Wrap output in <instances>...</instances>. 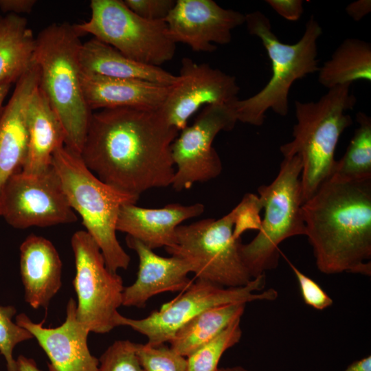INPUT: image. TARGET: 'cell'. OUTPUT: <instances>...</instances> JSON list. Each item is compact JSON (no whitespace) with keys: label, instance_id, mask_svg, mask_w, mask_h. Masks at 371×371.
<instances>
[{"label":"cell","instance_id":"cell-1","mask_svg":"<svg viewBox=\"0 0 371 371\" xmlns=\"http://www.w3.org/2000/svg\"><path fill=\"white\" fill-rule=\"evenodd\" d=\"M178 134L159 109H102L92 113L80 156L101 181L139 197L172 185Z\"/></svg>","mask_w":371,"mask_h":371},{"label":"cell","instance_id":"cell-2","mask_svg":"<svg viewBox=\"0 0 371 371\" xmlns=\"http://www.w3.org/2000/svg\"><path fill=\"white\" fill-rule=\"evenodd\" d=\"M319 271L371 274V177L333 175L302 205Z\"/></svg>","mask_w":371,"mask_h":371},{"label":"cell","instance_id":"cell-3","mask_svg":"<svg viewBox=\"0 0 371 371\" xmlns=\"http://www.w3.org/2000/svg\"><path fill=\"white\" fill-rule=\"evenodd\" d=\"M80 36L74 25L50 24L35 38L33 56L39 87L65 130V146L78 155L92 115L82 87Z\"/></svg>","mask_w":371,"mask_h":371},{"label":"cell","instance_id":"cell-4","mask_svg":"<svg viewBox=\"0 0 371 371\" xmlns=\"http://www.w3.org/2000/svg\"><path fill=\"white\" fill-rule=\"evenodd\" d=\"M247 29L260 38L271 63L272 75L268 83L255 95L237 99L231 104L238 122L259 126L265 120L266 112L286 116L289 112V93L295 81L317 72V40L322 29L311 16L304 32L295 44L280 41L273 33L270 19L260 11L245 14Z\"/></svg>","mask_w":371,"mask_h":371},{"label":"cell","instance_id":"cell-5","mask_svg":"<svg viewBox=\"0 0 371 371\" xmlns=\"http://www.w3.org/2000/svg\"><path fill=\"white\" fill-rule=\"evenodd\" d=\"M351 85L328 89L317 101L295 102L293 140L280 147L284 157L298 155L304 202L334 172L335 149L342 133L352 124L348 113L357 103Z\"/></svg>","mask_w":371,"mask_h":371},{"label":"cell","instance_id":"cell-6","mask_svg":"<svg viewBox=\"0 0 371 371\" xmlns=\"http://www.w3.org/2000/svg\"><path fill=\"white\" fill-rule=\"evenodd\" d=\"M52 165L71 208L80 214L85 231L99 246L107 268L113 272L126 269L131 258L117 238V221L122 206L136 203L139 197L101 181L80 155L65 146L54 153Z\"/></svg>","mask_w":371,"mask_h":371},{"label":"cell","instance_id":"cell-7","mask_svg":"<svg viewBox=\"0 0 371 371\" xmlns=\"http://www.w3.org/2000/svg\"><path fill=\"white\" fill-rule=\"evenodd\" d=\"M300 157H284L273 181L258 188L264 218L257 236L247 244L240 243L241 259L251 278L276 268L279 245L285 239L306 235L302 205Z\"/></svg>","mask_w":371,"mask_h":371},{"label":"cell","instance_id":"cell-8","mask_svg":"<svg viewBox=\"0 0 371 371\" xmlns=\"http://www.w3.org/2000/svg\"><path fill=\"white\" fill-rule=\"evenodd\" d=\"M237 214L235 207L218 219L180 225L175 243L165 249L171 256L185 260L196 278L226 288L245 286L253 278L240 257V239L234 234Z\"/></svg>","mask_w":371,"mask_h":371},{"label":"cell","instance_id":"cell-9","mask_svg":"<svg viewBox=\"0 0 371 371\" xmlns=\"http://www.w3.org/2000/svg\"><path fill=\"white\" fill-rule=\"evenodd\" d=\"M90 19L74 25L80 34H90L135 61L159 67L176 52L164 20L144 19L122 0H92Z\"/></svg>","mask_w":371,"mask_h":371},{"label":"cell","instance_id":"cell-10","mask_svg":"<svg viewBox=\"0 0 371 371\" xmlns=\"http://www.w3.org/2000/svg\"><path fill=\"white\" fill-rule=\"evenodd\" d=\"M265 283V274L234 288L196 278L183 293L146 317L135 319L119 313L115 323L117 326H126L146 336L149 345L164 344L170 342L179 328L206 309L232 303L274 300L278 292L273 289L263 291Z\"/></svg>","mask_w":371,"mask_h":371},{"label":"cell","instance_id":"cell-11","mask_svg":"<svg viewBox=\"0 0 371 371\" xmlns=\"http://www.w3.org/2000/svg\"><path fill=\"white\" fill-rule=\"evenodd\" d=\"M76 274L73 285L77 295V319L90 332L104 334L117 327L118 308L122 305L123 281L109 270L94 239L84 230L71 240Z\"/></svg>","mask_w":371,"mask_h":371},{"label":"cell","instance_id":"cell-12","mask_svg":"<svg viewBox=\"0 0 371 371\" xmlns=\"http://www.w3.org/2000/svg\"><path fill=\"white\" fill-rule=\"evenodd\" d=\"M0 214L20 229L77 221L52 165L42 172L21 171L12 175L0 192Z\"/></svg>","mask_w":371,"mask_h":371},{"label":"cell","instance_id":"cell-13","mask_svg":"<svg viewBox=\"0 0 371 371\" xmlns=\"http://www.w3.org/2000/svg\"><path fill=\"white\" fill-rule=\"evenodd\" d=\"M237 122L230 105H209L192 125L180 131L171 145L176 167L171 185L175 190L190 189L195 183L210 181L221 174L222 163L213 142L218 133L232 130Z\"/></svg>","mask_w":371,"mask_h":371},{"label":"cell","instance_id":"cell-14","mask_svg":"<svg viewBox=\"0 0 371 371\" xmlns=\"http://www.w3.org/2000/svg\"><path fill=\"white\" fill-rule=\"evenodd\" d=\"M240 88L234 76L207 63L185 57L177 81L170 86L159 109L166 122L179 132L201 107L229 105L238 98Z\"/></svg>","mask_w":371,"mask_h":371},{"label":"cell","instance_id":"cell-15","mask_svg":"<svg viewBox=\"0 0 371 371\" xmlns=\"http://www.w3.org/2000/svg\"><path fill=\"white\" fill-rule=\"evenodd\" d=\"M175 43L197 52H213L214 43L226 45L232 32L245 22V14L225 9L213 0H177L164 20Z\"/></svg>","mask_w":371,"mask_h":371},{"label":"cell","instance_id":"cell-16","mask_svg":"<svg viewBox=\"0 0 371 371\" xmlns=\"http://www.w3.org/2000/svg\"><path fill=\"white\" fill-rule=\"evenodd\" d=\"M16 323L27 329L47 355L49 371H98L99 359L91 355L87 344L89 330L76 317V302L70 298L66 318L59 326L46 328L43 322H34L25 313Z\"/></svg>","mask_w":371,"mask_h":371},{"label":"cell","instance_id":"cell-17","mask_svg":"<svg viewBox=\"0 0 371 371\" xmlns=\"http://www.w3.org/2000/svg\"><path fill=\"white\" fill-rule=\"evenodd\" d=\"M39 86V69L33 61L17 80L0 115V192L6 181L22 170L28 146V112Z\"/></svg>","mask_w":371,"mask_h":371},{"label":"cell","instance_id":"cell-18","mask_svg":"<svg viewBox=\"0 0 371 371\" xmlns=\"http://www.w3.org/2000/svg\"><path fill=\"white\" fill-rule=\"evenodd\" d=\"M127 246L139 258L135 281L124 286L122 305L144 308L152 297L165 292L184 291L192 282L188 277L190 265L183 258L156 254L141 241L126 236Z\"/></svg>","mask_w":371,"mask_h":371},{"label":"cell","instance_id":"cell-19","mask_svg":"<svg viewBox=\"0 0 371 371\" xmlns=\"http://www.w3.org/2000/svg\"><path fill=\"white\" fill-rule=\"evenodd\" d=\"M204 209L199 203L189 205L171 203L161 208H146L128 203L120 210L116 229L153 250L167 248L175 243L177 227L186 220L200 216Z\"/></svg>","mask_w":371,"mask_h":371},{"label":"cell","instance_id":"cell-20","mask_svg":"<svg viewBox=\"0 0 371 371\" xmlns=\"http://www.w3.org/2000/svg\"><path fill=\"white\" fill-rule=\"evenodd\" d=\"M20 273L24 299L32 308H47L62 286V262L54 245L29 235L20 246Z\"/></svg>","mask_w":371,"mask_h":371},{"label":"cell","instance_id":"cell-21","mask_svg":"<svg viewBox=\"0 0 371 371\" xmlns=\"http://www.w3.org/2000/svg\"><path fill=\"white\" fill-rule=\"evenodd\" d=\"M81 82L86 103L95 109L128 107L158 110L170 86L148 81L109 78L82 72Z\"/></svg>","mask_w":371,"mask_h":371},{"label":"cell","instance_id":"cell-22","mask_svg":"<svg viewBox=\"0 0 371 371\" xmlns=\"http://www.w3.org/2000/svg\"><path fill=\"white\" fill-rule=\"evenodd\" d=\"M79 60L85 74L145 80L166 86L172 85L177 80V76L160 67L135 61L95 38L82 43Z\"/></svg>","mask_w":371,"mask_h":371},{"label":"cell","instance_id":"cell-23","mask_svg":"<svg viewBox=\"0 0 371 371\" xmlns=\"http://www.w3.org/2000/svg\"><path fill=\"white\" fill-rule=\"evenodd\" d=\"M28 146L21 171L36 174L52 166L54 153L65 146L63 126L39 86L28 112Z\"/></svg>","mask_w":371,"mask_h":371},{"label":"cell","instance_id":"cell-24","mask_svg":"<svg viewBox=\"0 0 371 371\" xmlns=\"http://www.w3.org/2000/svg\"><path fill=\"white\" fill-rule=\"evenodd\" d=\"M35 38L25 18L0 16V85L16 82L33 63Z\"/></svg>","mask_w":371,"mask_h":371},{"label":"cell","instance_id":"cell-25","mask_svg":"<svg viewBox=\"0 0 371 371\" xmlns=\"http://www.w3.org/2000/svg\"><path fill=\"white\" fill-rule=\"evenodd\" d=\"M245 305V303H232L203 311L177 330L169 342L170 348L188 357L234 320L241 318Z\"/></svg>","mask_w":371,"mask_h":371},{"label":"cell","instance_id":"cell-26","mask_svg":"<svg viewBox=\"0 0 371 371\" xmlns=\"http://www.w3.org/2000/svg\"><path fill=\"white\" fill-rule=\"evenodd\" d=\"M317 72L319 82L328 89L357 80L370 82V43L355 38L345 39Z\"/></svg>","mask_w":371,"mask_h":371},{"label":"cell","instance_id":"cell-27","mask_svg":"<svg viewBox=\"0 0 371 371\" xmlns=\"http://www.w3.org/2000/svg\"><path fill=\"white\" fill-rule=\"evenodd\" d=\"M359 126L344 156L336 161L333 175L348 179L371 177V118L358 112Z\"/></svg>","mask_w":371,"mask_h":371},{"label":"cell","instance_id":"cell-28","mask_svg":"<svg viewBox=\"0 0 371 371\" xmlns=\"http://www.w3.org/2000/svg\"><path fill=\"white\" fill-rule=\"evenodd\" d=\"M241 318L236 319L212 340L187 357L188 371H218L224 352L242 337Z\"/></svg>","mask_w":371,"mask_h":371},{"label":"cell","instance_id":"cell-29","mask_svg":"<svg viewBox=\"0 0 371 371\" xmlns=\"http://www.w3.org/2000/svg\"><path fill=\"white\" fill-rule=\"evenodd\" d=\"M16 313L14 306L0 305V354L5 359L8 371H16V359L13 357L16 346L34 338L27 329L12 321Z\"/></svg>","mask_w":371,"mask_h":371},{"label":"cell","instance_id":"cell-30","mask_svg":"<svg viewBox=\"0 0 371 371\" xmlns=\"http://www.w3.org/2000/svg\"><path fill=\"white\" fill-rule=\"evenodd\" d=\"M136 346L137 357L144 371H188L187 357L165 344Z\"/></svg>","mask_w":371,"mask_h":371},{"label":"cell","instance_id":"cell-31","mask_svg":"<svg viewBox=\"0 0 371 371\" xmlns=\"http://www.w3.org/2000/svg\"><path fill=\"white\" fill-rule=\"evenodd\" d=\"M136 345L129 340L114 341L99 359L98 371H144Z\"/></svg>","mask_w":371,"mask_h":371},{"label":"cell","instance_id":"cell-32","mask_svg":"<svg viewBox=\"0 0 371 371\" xmlns=\"http://www.w3.org/2000/svg\"><path fill=\"white\" fill-rule=\"evenodd\" d=\"M286 260L298 282L304 302L320 311L330 307L333 300L326 292L314 280L302 273L289 260Z\"/></svg>","mask_w":371,"mask_h":371},{"label":"cell","instance_id":"cell-33","mask_svg":"<svg viewBox=\"0 0 371 371\" xmlns=\"http://www.w3.org/2000/svg\"><path fill=\"white\" fill-rule=\"evenodd\" d=\"M125 5L139 16L150 21L165 20L176 1L124 0Z\"/></svg>","mask_w":371,"mask_h":371},{"label":"cell","instance_id":"cell-34","mask_svg":"<svg viewBox=\"0 0 371 371\" xmlns=\"http://www.w3.org/2000/svg\"><path fill=\"white\" fill-rule=\"evenodd\" d=\"M265 2L279 15L290 21H298L304 13L302 0H266Z\"/></svg>","mask_w":371,"mask_h":371},{"label":"cell","instance_id":"cell-35","mask_svg":"<svg viewBox=\"0 0 371 371\" xmlns=\"http://www.w3.org/2000/svg\"><path fill=\"white\" fill-rule=\"evenodd\" d=\"M36 1L35 0H0V10L8 14L30 13Z\"/></svg>","mask_w":371,"mask_h":371},{"label":"cell","instance_id":"cell-36","mask_svg":"<svg viewBox=\"0 0 371 371\" xmlns=\"http://www.w3.org/2000/svg\"><path fill=\"white\" fill-rule=\"evenodd\" d=\"M346 14L355 21H361L371 12L370 0H357L346 8Z\"/></svg>","mask_w":371,"mask_h":371},{"label":"cell","instance_id":"cell-37","mask_svg":"<svg viewBox=\"0 0 371 371\" xmlns=\"http://www.w3.org/2000/svg\"><path fill=\"white\" fill-rule=\"evenodd\" d=\"M16 363V371H42L32 358L22 355L17 357Z\"/></svg>","mask_w":371,"mask_h":371},{"label":"cell","instance_id":"cell-38","mask_svg":"<svg viewBox=\"0 0 371 371\" xmlns=\"http://www.w3.org/2000/svg\"><path fill=\"white\" fill-rule=\"evenodd\" d=\"M344 371H371V356H366L351 363Z\"/></svg>","mask_w":371,"mask_h":371},{"label":"cell","instance_id":"cell-39","mask_svg":"<svg viewBox=\"0 0 371 371\" xmlns=\"http://www.w3.org/2000/svg\"><path fill=\"white\" fill-rule=\"evenodd\" d=\"M10 87V84H3L0 85V115L3 109V101L5 100Z\"/></svg>","mask_w":371,"mask_h":371},{"label":"cell","instance_id":"cell-40","mask_svg":"<svg viewBox=\"0 0 371 371\" xmlns=\"http://www.w3.org/2000/svg\"><path fill=\"white\" fill-rule=\"evenodd\" d=\"M218 371H248L247 369L242 366H233L227 368H221Z\"/></svg>","mask_w":371,"mask_h":371},{"label":"cell","instance_id":"cell-41","mask_svg":"<svg viewBox=\"0 0 371 371\" xmlns=\"http://www.w3.org/2000/svg\"><path fill=\"white\" fill-rule=\"evenodd\" d=\"M0 216H1V214H0Z\"/></svg>","mask_w":371,"mask_h":371},{"label":"cell","instance_id":"cell-42","mask_svg":"<svg viewBox=\"0 0 371 371\" xmlns=\"http://www.w3.org/2000/svg\"><path fill=\"white\" fill-rule=\"evenodd\" d=\"M1 355V354H0Z\"/></svg>","mask_w":371,"mask_h":371}]
</instances>
